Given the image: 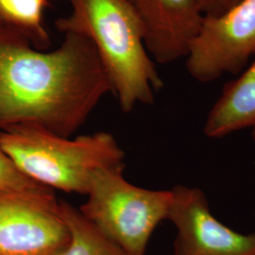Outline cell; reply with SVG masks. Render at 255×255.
I'll return each mask as SVG.
<instances>
[{"label": "cell", "mask_w": 255, "mask_h": 255, "mask_svg": "<svg viewBox=\"0 0 255 255\" xmlns=\"http://www.w3.org/2000/svg\"><path fill=\"white\" fill-rule=\"evenodd\" d=\"M123 170L124 165L98 170L80 211L128 255H146L155 229L168 219L172 191L136 186L124 178Z\"/></svg>", "instance_id": "obj_4"}, {"label": "cell", "mask_w": 255, "mask_h": 255, "mask_svg": "<svg viewBox=\"0 0 255 255\" xmlns=\"http://www.w3.org/2000/svg\"><path fill=\"white\" fill-rule=\"evenodd\" d=\"M68 241L53 192L0 190V255H59Z\"/></svg>", "instance_id": "obj_6"}, {"label": "cell", "mask_w": 255, "mask_h": 255, "mask_svg": "<svg viewBox=\"0 0 255 255\" xmlns=\"http://www.w3.org/2000/svg\"><path fill=\"white\" fill-rule=\"evenodd\" d=\"M204 16H218L237 4L239 0H200Z\"/></svg>", "instance_id": "obj_13"}, {"label": "cell", "mask_w": 255, "mask_h": 255, "mask_svg": "<svg viewBox=\"0 0 255 255\" xmlns=\"http://www.w3.org/2000/svg\"><path fill=\"white\" fill-rule=\"evenodd\" d=\"M112 92L91 42L65 33L41 50L0 26V129L29 125L70 137Z\"/></svg>", "instance_id": "obj_1"}, {"label": "cell", "mask_w": 255, "mask_h": 255, "mask_svg": "<svg viewBox=\"0 0 255 255\" xmlns=\"http://www.w3.org/2000/svg\"><path fill=\"white\" fill-rule=\"evenodd\" d=\"M252 138H253V141L255 144V125L252 128Z\"/></svg>", "instance_id": "obj_14"}, {"label": "cell", "mask_w": 255, "mask_h": 255, "mask_svg": "<svg viewBox=\"0 0 255 255\" xmlns=\"http://www.w3.org/2000/svg\"><path fill=\"white\" fill-rule=\"evenodd\" d=\"M70 11L55 21L62 33L86 37L108 76L123 112L150 105L164 82L147 52L144 33L128 0H67Z\"/></svg>", "instance_id": "obj_2"}, {"label": "cell", "mask_w": 255, "mask_h": 255, "mask_svg": "<svg viewBox=\"0 0 255 255\" xmlns=\"http://www.w3.org/2000/svg\"><path fill=\"white\" fill-rule=\"evenodd\" d=\"M147 52L159 64L186 58L204 20L200 0H128Z\"/></svg>", "instance_id": "obj_8"}, {"label": "cell", "mask_w": 255, "mask_h": 255, "mask_svg": "<svg viewBox=\"0 0 255 255\" xmlns=\"http://www.w3.org/2000/svg\"><path fill=\"white\" fill-rule=\"evenodd\" d=\"M60 211L69 232V241L59 255H128L104 237L80 209L60 201Z\"/></svg>", "instance_id": "obj_11"}, {"label": "cell", "mask_w": 255, "mask_h": 255, "mask_svg": "<svg viewBox=\"0 0 255 255\" xmlns=\"http://www.w3.org/2000/svg\"><path fill=\"white\" fill-rule=\"evenodd\" d=\"M168 220L176 229L175 255H255V234H241L221 223L198 187L171 189Z\"/></svg>", "instance_id": "obj_7"}, {"label": "cell", "mask_w": 255, "mask_h": 255, "mask_svg": "<svg viewBox=\"0 0 255 255\" xmlns=\"http://www.w3.org/2000/svg\"><path fill=\"white\" fill-rule=\"evenodd\" d=\"M0 146L21 173L52 191L86 195L98 170L124 165V150L106 131L72 138L17 125L0 129Z\"/></svg>", "instance_id": "obj_3"}, {"label": "cell", "mask_w": 255, "mask_h": 255, "mask_svg": "<svg viewBox=\"0 0 255 255\" xmlns=\"http://www.w3.org/2000/svg\"><path fill=\"white\" fill-rule=\"evenodd\" d=\"M255 125V56L237 80L224 86L210 110L203 131L209 138H221Z\"/></svg>", "instance_id": "obj_9"}, {"label": "cell", "mask_w": 255, "mask_h": 255, "mask_svg": "<svg viewBox=\"0 0 255 255\" xmlns=\"http://www.w3.org/2000/svg\"><path fill=\"white\" fill-rule=\"evenodd\" d=\"M0 190L27 192V193H51L52 190L31 181L21 173L17 167L0 146Z\"/></svg>", "instance_id": "obj_12"}, {"label": "cell", "mask_w": 255, "mask_h": 255, "mask_svg": "<svg viewBox=\"0 0 255 255\" xmlns=\"http://www.w3.org/2000/svg\"><path fill=\"white\" fill-rule=\"evenodd\" d=\"M255 56V0H239L218 16H205L186 57V69L198 82L237 75Z\"/></svg>", "instance_id": "obj_5"}, {"label": "cell", "mask_w": 255, "mask_h": 255, "mask_svg": "<svg viewBox=\"0 0 255 255\" xmlns=\"http://www.w3.org/2000/svg\"><path fill=\"white\" fill-rule=\"evenodd\" d=\"M50 0H0V26L10 29L37 49L51 45L45 24V11Z\"/></svg>", "instance_id": "obj_10"}]
</instances>
